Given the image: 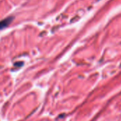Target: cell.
<instances>
[{
	"label": "cell",
	"instance_id": "cell-1",
	"mask_svg": "<svg viewBox=\"0 0 121 121\" xmlns=\"http://www.w3.org/2000/svg\"><path fill=\"white\" fill-rule=\"evenodd\" d=\"M12 20H13L12 17H9V18H6L5 19L0 21V29H2V28L7 27L11 23Z\"/></svg>",
	"mask_w": 121,
	"mask_h": 121
}]
</instances>
